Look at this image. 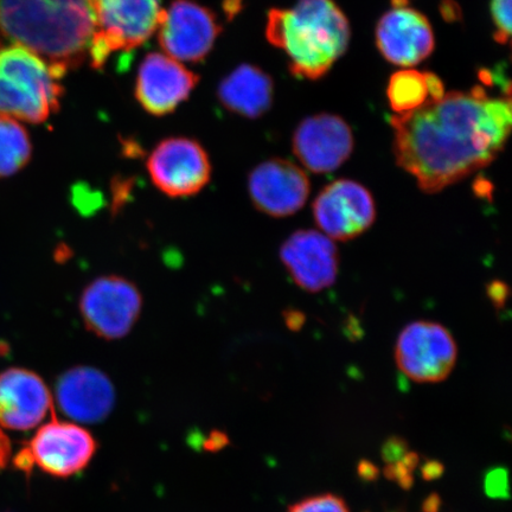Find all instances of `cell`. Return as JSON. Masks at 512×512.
I'll return each mask as SVG.
<instances>
[{"label":"cell","mask_w":512,"mask_h":512,"mask_svg":"<svg viewBox=\"0 0 512 512\" xmlns=\"http://www.w3.org/2000/svg\"><path fill=\"white\" fill-rule=\"evenodd\" d=\"M394 155L427 194H437L486 168L507 144L510 98H490L482 87L445 93L413 112L395 114Z\"/></svg>","instance_id":"6da1fadb"},{"label":"cell","mask_w":512,"mask_h":512,"mask_svg":"<svg viewBox=\"0 0 512 512\" xmlns=\"http://www.w3.org/2000/svg\"><path fill=\"white\" fill-rule=\"evenodd\" d=\"M94 27L92 0H0V43L32 51L63 76L87 59Z\"/></svg>","instance_id":"7a4b0ae2"},{"label":"cell","mask_w":512,"mask_h":512,"mask_svg":"<svg viewBox=\"0 0 512 512\" xmlns=\"http://www.w3.org/2000/svg\"><path fill=\"white\" fill-rule=\"evenodd\" d=\"M266 38L284 51L296 78H322L348 50L351 30L335 0H298L268 12Z\"/></svg>","instance_id":"3957f363"},{"label":"cell","mask_w":512,"mask_h":512,"mask_svg":"<svg viewBox=\"0 0 512 512\" xmlns=\"http://www.w3.org/2000/svg\"><path fill=\"white\" fill-rule=\"evenodd\" d=\"M63 75L19 46L0 47V118L42 124L59 111Z\"/></svg>","instance_id":"277c9868"},{"label":"cell","mask_w":512,"mask_h":512,"mask_svg":"<svg viewBox=\"0 0 512 512\" xmlns=\"http://www.w3.org/2000/svg\"><path fill=\"white\" fill-rule=\"evenodd\" d=\"M94 35L89 59L94 68L104 66L118 51H131L157 32L160 0H92Z\"/></svg>","instance_id":"5b68a950"},{"label":"cell","mask_w":512,"mask_h":512,"mask_svg":"<svg viewBox=\"0 0 512 512\" xmlns=\"http://www.w3.org/2000/svg\"><path fill=\"white\" fill-rule=\"evenodd\" d=\"M139 288L118 275H105L82 291L79 310L83 323L96 337L115 341L126 337L142 313Z\"/></svg>","instance_id":"8992f818"},{"label":"cell","mask_w":512,"mask_h":512,"mask_svg":"<svg viewBox=\"0 0 512 512\" xmlns=\"http://www.w3.org/2000/svg\"><path fill=\"white\" fill-rule=\"evenodd\" d=\"M146 169L153 185L171 198L200 194L213 172L206 149L187 137L162 140L147 158Z\"/></svg>","instance_id":"52a82bcc"},{"label":"cell","mask_w":512,"mask_h":512,"mask_svg":"<svg viewBox=\"0 0 512 512\" xmlns=\"http://www.w3.org/2000/svg\"><path fill=\"white\" fill-rule=\"evenodd\" d=\"M457 344L443 325L414 322L401 331L395 360L408 379L437 383L447 379L457 362Z\"/></svg>","instance_id":"ba28073f"},{"label":"cell","mask_w":512,"mask_h":512,"mask_svg":"<svg viewBox=\"0 0 512 512\" xmlns=\"http://www.w3.org/2000/svg\"><path fill=\"white\" fill-rule=\"evenodd\" d=\"M222 28L214 12L195 0H174L163 10L158 41L179 62H201L213 49Z\"/></svg>","instance_id":"9c48e42d"},{"label":"cell","mask_w":512,"mask_h":512,"mask_svg":"<svg viewBox=\"0 0 512 512\" xmlns=\"http://www.w3.org/2000/svg\"><path fill=\"white\" fill-rule=\"evenodd\" d=\"M313 216L328 238L348 241L373 226L376 207L373 196L362 184L338 179L320 191L313 203Z\"/></svg>","instance_id":"30bf717a"},{"label":"cell","mask_w":512,"mask_h":512,"mask_svg":"<svg viewBox=\"0 0 512 512\" xmlns=\"http://www.w3.org/2000/svg\"><path fill=\"white\" fill-rule=\"evenodd\" d=\"M293 153L307 170L330 174L347 162L354 150V134L347 121L322 113L306 118L293 136Z\"/></svg>","instance_id":"8fae6325"},{"label":"cell","mask_w":512,"mask_h":512,"mask_svg":"<svg viewBox=\"0 0 512 512\" xmlns=\"http://www.w3.org/2000/svg\"><path fill=\"white\" fill-rule=\"evenodd\" d=\"M27 448L34 464L43 472L68 478L91 462L96 441L85 428L53 419L37 431Z\"/></svg>","instance_id":"7c38bea8"},{"label":"cell","mask_w":512,"mask_h":512,"mask_svg":"<svg viewBox=\"0 0 512 512\" xmlns=\"http://www.w3.org/2000/svg\"><path fill=\"white\" fill-rule=\"evenodd\" d=\"M248 191L256 209L268 216L287 217L304 207L310 195V181L298 165L274 158L249 174Z\"/></svg>","instance_id":"4fadbf2b"},{"label":"cell","mask_w":512,"mask_h":512,"mask_svg":"<svg viewBox=\"0 0 512 512\" xmlns=\"http://www.w3.org/2000/svg\"><path fill=\"white\" fill-rule=\"evenodd\" d=\"M376 44L390 63L412 68L433 53L435 38L428 19L412 8L393 6L376 27Z\"/></svg>","instance_id":"5bb4252c"},{"label":"cell","mask_w":512,"mask_h":512,"mask_svg":"<svg viewBox=\"0 0 512 512\" xmlns=\"http://www.w3.org/2000/svg\"><path fill=\"white\" fill-rule=\"evenodd\" d=\"M198 75L166 54L151 53L140 64L136 98L147 113L163 117L189 98Z\"/></svg>","instance_id":"9a60e30c"},{"label":"cell","mask_w":512,"mask_h":512,"mask_svg":"<svg viewBox=\"0 0 512 512\" xmlns=\"http://www.w3.org/2000/svg\"><path fill=\"white\" fill-rule=\"evenodd\" d=\"M280 258L294 283L317 293L335 284L338 252L335 243L316 230H298L280 249Z\"/></svg>","instance_id":"2e32d148"},{"label":"cell","mask_w":512,"mask_h":512,"mask_svg":"<svg viewBox=\"0 0 512 512\" xmlns=\"http://www.w3.org/2000/svg\"><path fill=\"white\" fill-rule=\"evenodd\" d=\"M54 412L53 396L34 371L10 368L0 374V426L28 431Z\"/></svg>","instance_id":"e0dca14e"},{"label":"cell","mask_w":512,"mask_h":512,"mask_svg":"<svg viewBox=\"0 0 512 512\" xmlns=\"http://www.w3.org/2000/svg\"><path fill=\"white\" fill-rule=\"evenodd\" d=\"M57 405L70 419L95 424L113 411L115 390L110 377L92 367H75L56 384Z\"/></svg>","instance_id":"ac0fdd59"},{"label":"cell","mask_w":512,"mask_h":512,"mask_svg":"<svg viewBox=\"0 0 512 512\" xmlns=\"http://www.w3.org/2000/svg\"><path fill=\"white\" fill-rule=\"evenodd\" d=\"M217 94L230 112L255 119L270 110L274 83L264 70L242 64L221 81Z\"/></svg>","instance_id":"d6986e66"},{"label":"cell","mask_w":512,"mask_h":512,"mask_svg":"<svg viewBox=\"0 0 512 512\" xmlns=\"http://www.w3.org/2000/svg\"><path fill=\"white\" fill-rule=\"evenodd\" d=\"M445 86L437 75L403 68L389 79L387 96L396 114L413 112L445 95Z\"/></svg>","instance_id":"ffe728a7"},{"label":"cell","mask_w":512,"mask_h":512,"mask_svg":"<svg viewBox=\"0 0 512 512\" xmlns=\"http://www.w3.org/2000/svg\"><path fill=\"white\" fill-rule=\"evenodd\" d=\"M32 155L29 134L17 120L0 118V178L17 174Z\"/></svg>","instance_id":"44dd1931"},{"label":"cell","mask_w":512,"mask_h":512,"mask_svg":"<svg viewBox=\"0 0 512 512\" xmlns=\"http://www.w3.org/2000/svg\"><path fill=\"white\" fill-rule=\"evenodd\" d=\"M288 512H350L347 503L336 495H320L293 504Z\"/></svg>","instance_id":"7402d4cb"},{"label":"cell","mask_w":512,"mask_h":512,"mask_svg":"<svg viewBox=\"0 0 512 512\" xmlns=\"http://www.w3.org/2000/svg\"><path fill=\"white\" fill-rule=\"evenodd\" d=\"M491 15L496 28L495 40L507 43L511 35V0H491Z\"/></svg>","instance_id":"603a6c76"},{"label":"cell","mask_w":512,"mask_h":512,"mask_svg":"<svg viewBox=\"0 0 512 512\" xmlns=\"http://www.w3.org/2000/svg\"><path fill=\"white\" fill-rule=\"evenodd\" d=\"M507 475L502 470L492 472L486 480V489L492 496H502L504 489L507 488Z\"/></svg>","instance_id":"cb8c5ba5"},{"label":"cell","mask_w":512,"mask_h":512,"mask_svg":"<svg viewBox=\"0 0 512 512\" xmlns=\"http://www.w3.org/2000/svg\"><path fill=\"white\" fill-rule=\"evenodd\" d=\"M11 458V443L2 427H0V471L4 470L9 465Z\"/></svg>","instance_id":"d4e9b609"},{"label":"cell","mask_w":512,"mask_h":512,"mask_svg":"<svg viewBox=\"0 0 512 512\" xmlns=\"http://www.w3.org/2000/svg\"><path fill=\"white\" fill-rule=\"evenodd\" d=\"M14 464L18 470L25 473H30L34 469V460H32L31 454L27 447L22 448L14 460Z\"/></svg>","instance_id":"484cf974"},{"label":"cell","mask_w":512,"mask_h":512,"mask_svg":"<svg viewBox=\"0 0 512 512\" xmlns=\"http://www.w3.org/2000/svg\"><path fill=\"white\" fill-rule=\"evenodd\" d=\"M228 444V438L226 434L221 432L211 433L210 438L206 443V448L209 451L221 450L222 447Z\"/></svg>","instance_id":"4316f807"},{"label":"cell","mask_w":512,"mask_h":512,"mask_svg":"<svg viewBox=\"0 0 512 512\" xmlns=\"http://www.w3.org/2000/svg\"><path fill=\"white\" fill-rule=\"evenodd\" d=\"M507 294L508 292L505 290V286L501 283H495L491 286L489 291V296L495 304H503L505 298H507Z\"/></svg>","instance_id":"83f0119b"},{"label":"cell","mask_w":512,"mask_h":512,"mask_svg":"<svg viewBox=\"0 0 512 512\" xmlns=\"http://www.w3.org/2000/svg\"><path fill=\"white\" fill-rule=\"evenodd\" d=\"M441 472H443V466L435 462L426 465L424 471H422L426 479L437 478Z\"/></svg>","instance_id":"f1b7e54d"},{"label":"cell","mask_w":512,"mask_h":512,"mask_svg":"<svg viewBox=\"0 0 512 512\" xmlns=\"http://www.w3.org/2000/svg\"><path fill=\"white\" fill-rule=\"evenodd\" d=\"M360 473L363 478H367L368 480L374 479L377 476L376 467L368 463H362Z\"/></svg>","instance_id":"f546056e"},{"label":"cell","mask_w":512,"mask_h":512,"mask_svg":"<svg viewBox=\"0 0 512 512\" xmlns=\"http://www.w3.org/2000/svg\"><path fill=\"white\" fill-rule=\"evenodd\" d=\"M439 505H440V502L438 501V497L433 496L430 499H428V501H427L426 511L427 512H437Z\"/></svg>","instance_id":"4dcf8cb0"}]
</instances>
